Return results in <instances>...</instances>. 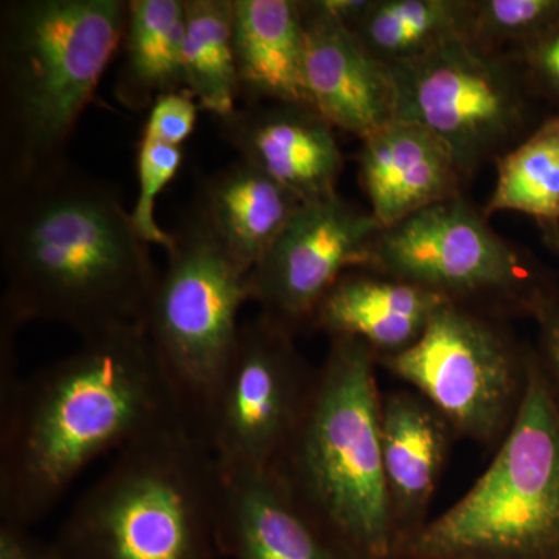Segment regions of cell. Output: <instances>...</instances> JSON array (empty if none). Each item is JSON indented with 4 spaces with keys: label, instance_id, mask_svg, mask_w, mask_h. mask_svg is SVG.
<instances>
[{
    "label": "cell",
    "instance_id": "obj_8",
    "mask_svg": "<svg viewBox=\"0 0 559 559\" xmlns=\"http://www.w3.org/2000/svg\"><path fill=\"white\" fill-rule=\"evenodd\" d=\"M396 120L419 124L447 143L465 182L528 138L544 120L538 92L516 58L487 53L455 36L393 68Z\"/></svg>",
    "mask_w": 559,
    "mask_h": 559
},
{
    "label": "cell",
    "instance_id": "obj_25",
    "mask_svg": "<svg viewBox=\"0 0 559 559\" xmlns=\"http://www.w3.org/2000/svg\"><path fill=\"white\" fill-rule=\"evenodd\" d=\"M559 22V0H471L463 39L500 57H513Z\"/></svg>",
    "mask_w": 559,
    "mask_h": 559
},
{
    "label": "cell",
    "instance_id": "obj_12",
    "mask_svg": "<svg viewBox=\"0 0 559 559\" xmlns=\"http://www.w3.org/2000/svg\"><path fill=\"white\" fill-rule=\"evenodd\" d=\"M389 367L463 432L489 439L502 426L514 380L509 344L455 301L440 305L418 341L390 356Z\"/></svg>",
    "mask_w": 559,
    "mask_h": 559
},
{
    "label": "cell",
    "instance_id": "obj_16",
    "mask_svg": "<svg viewBox=\"0 0 559 559\" xmlns=\"http://www.w3.org/2000/svg\"><path fill=\"white\" fill-rule=\"evenodd\" d=\"M218 547L229 559H348L271 471L221 474Z\"/></svg>",
    "mask_w": 559,
    "mask_h": 559
},
{
    "label": "cell",
    "instance_id": "obj_7",
    "mask_svg": "<svg viewBox=\"0 0 559 559\" xmlns=\"http://www.w3.org/2000/svg\"><path fill=\"white\" fill-rule=\"evenodd\" d=\"M559 546V412L530 370L520 412L495 462L452 509L419 533L428 559H527Z\"/></svg>",
    "mask_w": 559,
    "mask_h": 559
},
{
    "label": "cell",
    "instance_id": "obj_18",
    "mask_svg": "<svg viewBox=\"0 0 559 559\" xmlns=\"http://www.w3.org/2000/svg\"><path fill=\"white\" fill-rule=\"evenodd\" d=\"M234 46L240 102L311 108L299 0H234Z\"/></svg>",
    "mask_w": 559,
    "mask_h": 559
},
{
    "label": "cell",
    "instance_id": "obj_13",
    "mask_svg": "<svg viewBox=\"0 0 559 559\" xmlns=\"http://www.w3.org/2000/svg\"><path fill=\"white\" fill-rule=\"evenodd\" d=\"M310 106L331 127L360 140L396 120L393 69L377 60L322 0H299Z\"/></svg>",
    "mask_w": 559,
    "mask_h": 559
},
{
    "label": "cell",
    "instance_id": "obj_2",
    "mask_svg": "<svg viewBox=\"0 0 559 559\" xmlns=\"http://www.w3.org/2000/svg\"><path fill=\"white\" fill-rule=\"evenodd\" d=\"M176 418L142 326L83 340L0 392V521L32 528L91 463Z\"/></svg>",
    "mask_w": 559,
    "mask_h": 559
},
{
    "label": "cell",
    "instance_id": "obj_23",
    "mask_svg": "<svg viewBox=\"0 0 559 559\" xmlns=\"http://www.w3.org/2000/svg\"><path fill=\"white\" fill-rule=\"evenodd\" d=\"M183 75L201 110L219 120L238 108L234 0H186Z\"/></svg>",
    "mask_w": 559,
    "mask_h": 559
},
{
    "label": "cell",
    "instance_id": "obj_6",
    "mask_svg": "<svg viewBox=\"0 0 559 559\" xmlns=\"http://www.w3.org/2000/svg\"><path fill=\"white\" fill-rule=\"evenodd\" d=\"M171 237L143 330L180 414L207 440L213 407L240 337L238 316L250 301L249 274L194 207L183 213Z\"/></svg>",
    "mask_w": 559,
    "mask_h": 559
},
{
    "label": "cell",
    "instance_id": "obj_28",
    "mask_svg": "<svg viewBox=\"0 0 559 559\" xmlns=\"http://www.w3.org/2000/svg\"><path fill=\"white\" fill-rule=\"evenodd\" d=\"M0 559H57L50 540L33 535L31 527L0 521Z\"/></svg>",
    "mask_w": 559,
    "mask_h": 559
},
{
    "label": "cell",
    "instance_id": "obj_10",
    "mask_svg": "<svg viewBox=\"0 0 559 559\" xmlns=\"http://www.w3.org/2000/svg\"><path fill=\"white\" fill-rule=\"evenodd\" d=\"M370 270L451 301L480 294L514 296L532 288L536 277L527 253L496 234L463 197L382 229Z\"/></svg>",
    "mask_w": 559,
    "mask_h": 559
},
{
    "label": "cell",
    "instance_id": "obj_26",
    "mask_svg": "<svg viewBox=\"0 0 559 559\" xmlns=\"http://www.w3.org/2000/svg\"><path fill=\"white\" fill-rule=\"evenodd\" d=\"M183 145L160 132L143 127L138 150V200L131 210L132 223L146 245H156L167 252L171 231L157 223L156 202L165 187L176 178L183 160Z\"/></svg>",
    "mask_w": 559,
    "mask_h": 559
},
{
    "label": "cell",
    "instance_id": "obj_1",
    "mask_svg": "<svg viewBox=\"0 0 559 559\" xmlns=\"http://www.w3.org/2000/svg\"><path fill=\"white\" fill-rule=\"evenodd\" d=\"M0 322L69 326L81 340L142 326L160 271L119 190L66 164L0 189Z\"/></svg>",
    "mask_w": 559,
    "mask_h": 559
},
{
    "label": "cell",
    "instance_id": "obj_29",
    "mask_svg": "<svg viewBox=\"0 0 559 559\" xmlns=\"http://www.w3.org/2000/svg\"><path fill=\"white\" fill-rule=\"evenodd\" d=\"M535 310L543 323L544 349L559 380V308L543 300Z\"/></svg>",
    "mask_w": 559,
    "mask_h": 559
},
{
    "label": "cell",
    "instance_id": "obj_4",
    "mask_svg": "<svg viewBox=\"0 0 559 559\" xmlns=\"http://www.w3.org/2000/svg\"><path fill=\"white\" fill-rule=\"evenodd\" d=\"M221 474L183 418L117 452L50 540L57 559H218Z\"/></svg>",
    "mask_w": 559,
    "mask_h": 559
},
{
    "label": "cell",
    "instance_id": "obj_27",
    "mask_svg": "<svg viewBox=\"0 0 559 559\" xmlns=\"http://www.w3.org/2000/svg\"><path fill=\"white\" fill-rule=\"evenodd\" d=\"M543 100L559 109V22L513 55Z\"/></svg>",
    "mask_w": 559,
    "mask_h": 559
},
{
    "label": "cell",
    "instance_id": "obj_9",
    "mask_svg": "<svg viewBox=\"0 0 559 559\" xmlns=\"http://www.w3.org/2000/svg\"><path fill=\"white\" fill-rule=\"evenodd\" d=\"M290 334L257 316L241 323L207 441L223 476L266 473L310 400Z\"/></svg>",
    "mask_w": 559,
    "mask_h": 559
},
{
    "label": "cell",
    "instance_id": "obj_30",
    "mask_svg": "<svg viewBox=\"0 0 559 559\" xmlns=\"http://www.w3.org/2000/svg\"><path fill=\"white\" fill-rule=\"evenodd\" d=\"M544 238H546L547 245L554 246L559 252V229L544 235Z\"/></svg>",
    "mask_w": 559,
    "mask_h": 559
},
{
    "label": "cell",
    "instance_id": "obj_14",
    "mask_svg": "<svg viewBox=\"0 0 559 559\" xmlns=\"http://www.w3.org/2000/svg\"><path fill=\"white\" fill-rule=\"evenodd\" d=\"M221 139L304 204L336 197L344 171L334 128L314 109L293 103L238 106L218 120Z\"/></svg>",
    "mask_w": 559,
    "mask_h": 559
},
{
    "label": "cell",
    "instance_id": "obj_20",
    "mask_svg": "<svg viewBox=\"0 0 559 559\" xmlns=\"http://www.w3.org/2000/svg\"><path fill=\"white\" fill-rule=\"evenodd\" d=\"M186 0H130L114 95L123 108L151 109L165 95L186 91Z\"/></svg>",
    "mask_w": 559,
    "mask_h": 559
},
{
    "label": "cell",
    "instance_id": "obj_17",
    "mask_svg": "<svg viewBox=\"0 0 559 559\" xmlns=\"http://www.w3.org/2000/svg\"><path fill=\"white\" fill-rule=\"evenodd\" d=\"M447 297L401 280L348 271L320 301L311 325L333 337L400 353L418 341Z\"/></svg>",
    "mask_w": 559,
    "mask_h": 559
},
{
    "label": "cell",
    "instance_id": "obj_22",
    "mask_svg": "<svg viewBox=\"0 0 559 559\" xmlns=\"http://www.w3.org/2000/svg\"><path fill=\"white\" fill-rule=\"evenodd\" d=\"M381 443L390 498L401 509H421L443 460L441 423L414 396H390L381 414Z\"/></svg>",
    "mask_w": 559,
    "mask_h": 559
},
{
    "label": "cell",
    "instance_id": "obj_19",
    "mask_svg": "<svg viewBox=\"0 0 559 559\" xmlns=\"http://www.w3.org/2000/svg\"><path fill=\"white\" fill-rule=\"evenodd\" d=\"M301 204L270 176L238 159L201 183L193 207L249 274Z\"/></svg>",
    "mask_w": 559,
    "mask_h": 559
},
{
    "label": "cell",
    "instance_id": "obj_24",
    "mask_svg": "<svg viewBox=\"0 0 559 559\" xmlns=\"http://www.w3.org/2000/svg\"><path fill=\"white\" fill-rule=\"evenodd\" d=\"M496 168L498 180L481 212L485 218L518 212L535 219L544 235L559 229V114L546 117Z\"/></svg>",
    "mask_w": 559,
    "mask_h": 559
},
{
    "label": "cell",
    "instance_id": "obj_15",
    "mask_svg": "<svg viewBox=\"0 0 559 559\" xmlns=\"http://www.w3.org/2000/svg\"><path fill=\"white\" fill-rule=\"evenodd\" d=\"M359 179L382 229L463 197L465 182L451 150L436 134L395 120L362 139Z\"/></svg>",
    "mask_w": 559,
    "mask_h": 559
},
{
    "label": "cell",
    "instance_id": "obj_21",
    "mask_svg": "<svg viewBox=\"0 0 559 559\" xmlns=\"http://www.w3.org/2000/svg\"><path fill=\"white\" fill-rule=\"evenodd\" d=\"M471 0H369L348 27L377 60L399 68L463 36Z\"/></svg>",
    "mask_w": 559,
    "mask_h": 559
},
{
    "label": "cell",
    "instance_id": "obj_3",
    "mask_svg": "<svg viewBox=\"0 0 559 559\" xmlns=\"http://www.w3.org/2000/svg\"><path fill=\"white\" fill-rule=\"evenodd\" d=\"M130 0L0 3V189L68 164V146L119 55Z\"/></svg>",
    "mask_w": 559,
    "mask_h": 559
},
{
    "label": "cell",
    "instance_id": "obj_11",
    "mask_svg": "<svg viewBox=\"0 0 559 559\" xmlns=\"http://www.w3.org/2000/svg\"><path fill=\"white\" fill-rule=\"evenodd\" d=\"M382 231L371 213L342 200L307 202L249 272V300L261 318L293 336L312 322L345 272L370 267Z\"/></svg>",
    "mask_w": 559,
    "mask_h": 559
},
{
    "label": "cell",
    "instance_id": "obj_5",
    "mask_svg": "<svg viewBox=\"0 0 559 559\" xmlns=\"http://www.w3.org/2000/svg\"><path fill=\"white\" fill-rule=\"evenodd\" d=\"M270 471L345 557L385 555L390 492L369 345L333 337L299 425Z\"/></svg>",
    "mask_w": 559,
    "mask_h": 559
}]
</instances>
